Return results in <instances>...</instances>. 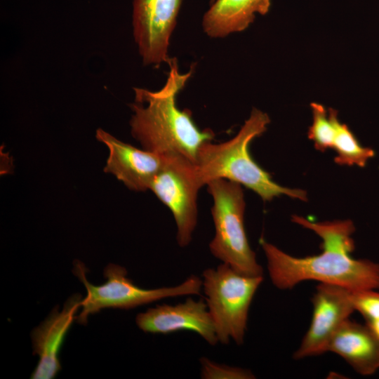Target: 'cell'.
Instances as JSON below:
<instances>
[{
	"instance_id": "1",
	"label": "cell",
	"mask_w": 379,
	"mask_h": 379,
	"mask_svg": "<svg viewBox=\"0 0 379 379\" xmlns=\"http://www.w3.org/2000/svg\"><path fill=\"white\" fill-rule=\"evenodd\" d=\"M292 221L314 232L322 239V252L304 258L292 256L262 239L269 275L278 288L291 289L305 281L345 287L351 290H379V264L351 256L355 230L350 220L312 222L293 215Z\"/></svg>"
},
{
	"instance_id": "2",
	"label": "cell",
	"mask_w": 379,
	"mask_h": 379,
	"mask_svg": "<svg viewBox=\"0 0 379 379\" xmlns=\"http://www.w3.org/2000/svg\"><path fill=\"white\" fill-rule=\"evenodd\" d=\"M168 63L169 72L161 89L134 88L131 134L145 150L164 155L178 154L195 164L200 147L211 142L214 133L209 129L201 131L190 112L176 106V96L192 70L181 73L175 59H170Z\"/></svg>"
},
{
	"instance_id": "3",
	"label": "cell",
	"mask_w": 379,
	"mask_h": 379,
	"mask_svg": "<svg viewBox=\"0 0 379 379\" xmlns=\"http://www.w3.org/2000/svg\"><path fill=\"white\" fill-rule=\"evenodd\" d=\"M270 121L266 113L253 109L233 138L220 144L208 142L202 145L195 162L201 186L213 180L225 179L246 186L264 201L283 194L307 201L306 191L285 187L274 182L249 152L250 143L266 131Z\"/></svg>"
},
{
	"instance_id": "4",
	"label": "cell",
	"mask_w": 379,
	"mask_h": 379,
	"mask_svg": "<svg viewBox=\"0 0 379 379\" xmlns=\"http://www.w3.org/2000/svg\"><path fill=\"white\" fill-rule=\"evenodd\" d=\"M207 185L213 199L211 214L215 226V235L209 244L211 253L241 274L263 276L245 231V201L241 185L215 179Z\"/></svg>"
},
{
	"instance_id": "5",
	"label": "cell",
	"mask_w": 379,
	"mask_h": 379,
	"mask_svg": "<svg viewBox=\"0 0 379 379\" xmlns=\"http://www.w3.org/2000/svg\"><path fill=\"white\" fill-rule=\"evenodd\" d=\"M206 303L215 328L218 343L233 340L241 345L246 331L250 305L263 276L241 274L222 262L202 273Z\"/></svg>"
},
{
	"instance_id": "6",
	"label": "cell",
	"mask_w": 379,
	"mask_h": 379,
	"mask_svg": "<svg viewBox=\"0 0 379 379\" xmlns=\"http://www.w3.org/2000/svg\"><path fill=\"white\" fill-rule=\"evenodd\" d=\"M73 272L86 289V296L81 302L82 310L76 317V321L84 325L86 324L90 314L104 308L130 310L164 298L199 295L202 288V279L191 275L178 286L144 289L128 278L124 267L112 263L104 270L106 282L99 286L91 284L87 280L86 268L81 262L76 261Z\"/></svg>"
},
{
	"instance_id": "7",
	"label": "cell",
	"mask_w": 379,
	"mask_h": 379,
	"mask_svg": "<svg viewBox=\"0 0 379 379\" xmlns=\"http://www.w3.org/2000/svg\"><path fill=\"white\" fill-rule=\"evenodd\" d=\"M164 155V164L149 190L171 210L177 227V242L185 247L197 225V197L202 186L193 161L178 154Z\"/></svg>"
},
{
	"instance_id": "8",
	"label": "cell",
	"mask_w": 379,
	"mask_h": 379,
	"mask_svg": "<svg viewBox=\"0 0 379 379\" xmlns=\"http://www.w3.org/2000/svg\"><path fill=\"white\" fill-rule=\"evenodd\" d=\"M182 0H133V30L143 63L168 62L169 41Z\"/></svg>"
},
{
	"instance_id": "9",
	"label": "cell",
	"mask_w": 379,
	"mask_h": 379,
	"mask_svg": "<svg viewBox=\"0 0 379 379\" xmlns=\"http://www.w3.org/2000/svg\"><path fill=\"white\" fill-rule=\"evenodd\" d=\"M313 312L310 327L293 358L300 359L327 352L328 343L354 310L347 288L320 283L312 298Z\"/></svg>"
},
{
	"instance_id": "10",
	"label": "cell",
	"mask_w": 379,
	"mask_h": 379,
	"mask_svg": "<svg viewBox=\"0 0 379 379\" xmlns=\"http://www.w3.org/2000/svg\"><path fill=\"white\" fill-rule=\"evenodd\" d=\"M138 327L145 333L168 334L179 331L197 333L211 345L218 343L207 305L188 298L174 305H158L136 316Z\"/></svg>"
},
{
	"instance_id": "11",
	"label": "cell",
	"mask_w": 379,
	"mask_h": 379,
	"mask_svg": "<svg viewBox=\"0 0 379 379\" xmlns=\"http://www.w3.org/2000/svg\"><path fill=\"white\" fill-rule=\"evenodd\" d=\"M96 139L105 144L109 155L104 171L114 175L128 189L149 190L152 182L162 168L165 155L140 149L124 142L102 128H98Z\"/></svg>"
},
{
	"instance_id": "12",
	"label": "cell",
	"mask_w": 379,
	"mask_h": 379,
	"mask_svg": "<svg viewBox=\"0 0 379 379\" xmlns=\"http://www.w3.org/2000/svg\"><path fill=\"white\" fill-rule=\"evenodd\" d=\"M81 296L74 294L65 302L62 310L55 307L48 317L31 333L34 354L39 355V363L32 379L54 378L61 366L59 353L65 335L81 306Z\"/></svg>"
},
{
	"instance_id": "13",
	"label": "cell",
	"mask_w": 379,
	"mask_h": 379,
	"mask_svg": "<svg viewBox=\"0 0 379 379\" xmlns=\"http://www.w3.org/2000/svg\"><path fill=\"white\" fill-rule=\"evenodd\" d=\"M327 352L341 357L361 375H371L379 370V340L366 324L350 318L333 335Z\"/></svg>"
},
{
	"instance_id": "14",
	"label": "cell",
	"mask_w": 379,
	"mask_h": 379,
	"mask_svg": "<svg viewBox=\"0 0 379 379\" xmlns=\"http://www.w3.org/2000/svg\"><path fill=\"white\" fill-rule=\"evenodd\" d=\"M271 0H215L204 15L202 26L213 38L246 29L256 13L266 14Z\"/></svg>"
},
{
	"instance_id": "15",
	"label": "cell",
	"mask_w": 379,
	"mask_h": 379,
	"mask_svg": "<svg viewBox=\"0 0 379 379\" xmlns=\"http://www.w3.org/2000/svg\"><path fill=\"white\" fill-rule=\"evenodd\" d=\"M335 135L333 148L336 152L334 161L339 165L366 166L368 161L375 156L370 147L362 146L349 127L337 117L335 120Z\"/></svg>"
},
{
	"instance_id": "16",
	"label": "cell",
	"mask_w": 379,
	"mask_h": 379,
	"mask_svg": "<svg viewBox=\"0 0 379 379\" xmlns=\"http://www.w3.org/2000/svg\"><path fill=\"white\" fill-rule=\"evenodd\" d=\"M310 106L313 119L308 131V138L319 151L333 148L338 112L333 109H329L327 112L322 105L316 102L311 103Z\"/></svg>"
},
{
	"instance_id": "17",
	"label": "cell",
	"mask_w": 379,
	"mask_h": 379,
	"mask_svg": "<svg viewBox=\"0 0 379 379\" xmlns=\"http://www.w3.org/2000/svg\"><path fill=\"white\" fill-rule=\"evenodd\" d=\"M349 300L354 310L365 321L379 319V290H351L347 288Z\"/></svg>"
},
{
	"instance_id": "18",
	"label": "cell",
	"mask_w": 379,
	"mask_h": 379,
	"mask_svg": "<svg viewBox=\"0 0 379 379\" xmlns=\"http://www.w3.org/2000/svg\"><path fill=\"white\" fill-rule=\"evenodd\" d=\"M201 376L204 379H252L249 370L215 363L206 357L200 359Z\"/></svg>"
},
{
	"instance_id": "19",
	"label": "cell",
	"mask_w": 379,
	"mask_h": 379,
	"mask_svg": "<svg viewBox=\"0 0 379 379\" xmlns=\"http://www.w3.org/2000/svg\"><path fill=\"white\" fill-rule=\"evenodd\" d=\"M366 324L373 332L376 338L379 340V319L366 321Z\"/></svg>"
},
{
	"instance_id": "20",
	"label": "cell",
	"mask_w": 379,
	"mask_h": 379,
	"mask_svg": "<svg viewBox=\"0 0 379 379\" xmlns=\"http://www.w3.org/2000/svg\"><path fill=\"white\" fill-rule=\"evenodd\" d=\"M212 3H213L215 0H211Z\"/></svg>"
}]
</instances>
